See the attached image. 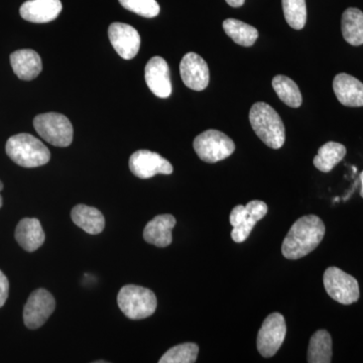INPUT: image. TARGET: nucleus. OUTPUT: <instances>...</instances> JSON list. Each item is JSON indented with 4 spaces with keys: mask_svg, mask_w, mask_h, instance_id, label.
<instances>
[{
    "mask_svg": "<svg viewBox=\"0 0 363 363\" xmlns=\"http://www.w3.org/2000/svg\"><path fill=\"white\" fill-rule=\"evenodd\" d=\"M323 221L316 215L298 219L291 227L281 245V252L288 259H300L316 250L325 235Z\"/></svg>",
    "mask_w": 363,
    "mask_h": 363,
    "instance_id": "f257e3e1",
    "label": "nucleus"
},
{
    "mask_svg": "<svg viewBox=\"0 0 363 363\" xmlns=\"http://www.w3.org/2000/svg\"><path fill=\"white\" fill-rule=\"evenodd\" d=\"M227 4L233 7H240L245 4V0H226Z\"/></svg>",
    "mask_w": 363,
    "mask_h": 363,
    "instance_id": "7c9ffc66",
    "label": "nucleus"
},
{
    "mask_svg": "<svg viewBox=\"0 0 363 363\" xmlns=\"http://www.w3.org/2000/svg\"><path fill=\"white\" fill-rule=\"evenodd\" d=\"M286 334L285 318L272 313L264 320L257 334V350L264 357H272L283 345Z\"/></svg>",
    "mask_w": 363,
    "mask_h": 363,
    "instance_id": "6e6552de",
    "label": "nucleus"
},
{
    "mask_svg": "<svg viewBox=\"0 0 363 363\" xmlns=\"http://www.w3.org/2000/svg\"><path fill=\"white\" fill-rule=\"evenodd\" d=\"M62 9L60 0H28L21 6L20 13L30 23H45L56 20Z\"/></svg>",
    "mask_w": 363,
    "mask_h": 363,
    "instance_id": "4468645a",
    "label": "nucleus"
},
{
    "mask_svg": "<svg viewBox=\"0 0 363 363\" xmlns=\"http://www.w3.org/2000/svg\"><path fill=\"white\" fill-rule=\"evenodd\" d=\"M145 78L150 90L156 96L168 98L172 94L169 65L162 57H154L147 62Z\"/></svg>",
    "mask_w": 363,
    "mask_h": 363,
    "instance_id": "ddd939ff",
    "label": "nucleus"
},
{
    "mask_svg": "<svg viewBox=\"0 0 363 363\" xmlns=\"http://www.w3.org/2000/svg\"><path fill=\"white\" fill-rule=\"evenodd\" d=\"M199 347L195 343H183L167 351L159 360L160 363H194Z\"/></svg>",
    "mask_w": 363,
    "mask_h": 363,
    "instance_id": "bb28decb",
    "label": "nucleus"
},
{
    "mask_svg": "<svg viewBox=\"0 0 363 363\" xmlns=\"http://www.w3.org/2000/svg\"><path fill=\"white\" fill-rule=\"evenodd\" d=\"M9 283L6 274L0 271V308L6 304L7 298H9Z\"/></svg>",
    "mask_w": 363,
    "mask_h": 363,
    "instance_id": "c756f323",
    "label": "nucleus"
},
{
    "mask_svg": "<svg viewBox=\"0 0 363 363\" xmlns=\"http://www.w3.org/2000/svg\"><path fill=\"white\" fill-rule=\"evenodd\" d=\"M45 233L40 222L35 218H23L16 229V240L23 250L33 252L45 242Z\"/></svg>",
    "mask_w": 363,
    "mask_h": 363,
    "instance_id": "a211bd4d",
    "label": "nucleus"
},
{
    "mask_svg": "<svg viewBox=\"0 0 363 363\" xmlns=\"http://www.w3.org/2000/svg\"><path fill=\"white\" fill-rule=\"evenodd\" d=\"M11 64L16 75L23 81L37 78L43 69L40 55L30 49L13 52L11 55Z\"/></svg>",
    "mask_w": 363,
    "mask_h": 363,
    "instance_id": "f3484780",
    "label": "nucleus"
},
{
    "mask_svg": "<svg viewBox=\"0 0 363 363\" xmlns=\"http://www.w3.org/2000/svg\"><path fill=\"white\" fill-rule=\"evenodd\" d=\"M175 225L176 218L173 215H157L143 229V238L155 247H169L173 241L172 230Z\"/></svg>",
    "mask_w": 363,
    "mask_h": 363,
    "instance_id": "dca6fc26",
    "label": "nucleus"
},
{
    "mask_svg": "<svg viewBox=\"0 0 363 363\" xmlns=\"http://www.w3.org/2000/svg\"><path fill=\"white\" fill-rule=\"evenodd\" d=\"M119 2L124 9L143 18H156L160 13V6L156 0H119Z\"/></svg>",
    "mask_w": 363,
    "mask_h": 363,
    "instance_id": "cd10ccee",
    "label": "nucleus"
},
{
    "mask_svg": "<svg viewBox=\"0 0 363 363\" xmlns=\"http://www.w3.org/2000/svg\"><path fill=\"white\" fill-rule=\"evenodd\" d=\"M2 189H4V184H2V182L0 181V192H1ZM2 207V197L1 195H0V208Z\"/></svg>",
    "mask_w": 363,
    "mask_h": 363,
    "instance_id": "2f4dec72",
    "label": "nucleus"
},
{
    "mask_svg": "<svg viewBox=\"0 0 363 363\" xmlns=\"http://www.w3.org/2000/svg\"><path fill=\"white\" fill-rule=\"evenodd\" d=\"M193 147L203 162L214 164L230 157L235 150L233 140L219 130H209L196 136Z\"/></svg>",
    "mask_w": 363,
    "mask_h": 363,
    "instance_id": "423d86ee",
    "label": "nucleus"
},
{
    "mask_svg": "<svg viewBox=\"0 0 363 363\" xmlns=\"http://www.w3.org/2000/svg\"><path fill=\"white\" fill-rule=\"evenodd\" d=\"M272 88L276 91L279 99L292 108H298L302 105L303 98L298 85L292 79L284 75L276 76L272 79Z\"/></svg>",
    "mask_w": 363,
    "mask_h": 363,
    "instance_id": "393cba45",
    "label": "nucleus"
},
{
    "mask_svg": "<svg viewBox=\"0 0 363 363\" xmlns=\"http://www.w3.org/2000/svg\"><path fill=\"white\" fill-rule=\"evenodd\" d=\"M223 30L226 35L234 40V43L242 47H252L259 38L257 28L235 18L224 21Z\"/></svg>",
    "mask_w": 363,
    "mask_h": 363,
    "instance_id": "b1692460",
    "label": "nucleus"
},
{
    "mask_svg": "<svg viewBox=\"0 0 363 363\" xmlns=\"http://www.w3.org/2000/svg\"><path fill=\"white\" fill-rule=\"evenodd\" d=\"M33 128L40 138L55 147H67L73 142V126L63 114H39L33 119Z\"/></svg>",
    "mask_w": 363,
    "mask_h": 363,
    "instance_id": "39448f33",
    "label": "nucleus"
},
{
    "mask_svg": "<svg viewBox=\"0 0 363 363\" xmlns=\"http://www.w3.org/2000/svg\"><path fill=\"white\" fill-rule=\"evenodd\" d=\"M346 155V147L338 143L329 142L325 143L318 150L314 157V166L323 173H329L342 161Z\"/></svg>",
    "mask_w": 363,
    "mask_h": 363,
    "instance_id": "4be33fe9",
    "label": "nucleus"
},
{
    "mask_svg": "<svg viewBox=\"0 0 363 363\" xmlns=\"http://www.w3.org/2000/svg\"><path fill=\"white\" fill-rule=\"evenodd\" d=\"M108 37L112 47L124 60L135 58L140 51V35L133 26L123 23H111Z\"/></svg>",
    "mask_w": 363,
    "mask_h": 363,
    "instance_id": "9b49d317",
    "label": "nucleus"
},
{
    "mask_svg": "<svg viewBox=\"0 0 363 363\" xmlns=\"http://www.w3.org/2000/svg\"><path fill=\"white\" fill-rule=\"evenodd\" d=\"M245 207H247L248 213L247 220L238 226L233 227V230L231 231V238L236 243H242L247 240L253 227L266 216L267 210H269L266 203L259 201V200L248 202Z\"/></svg>",
    "mask_w": 363,
    "mask_h": 363,
    "instance_id": "aec40b11",
    "label": "nucleus"
},
{
    "mask_svg": "<svg viewBox=\"0 0 363 363\" xmlns=\"http://www.w3.org/2000/svg\"><path fill=\"white\" fill-rule=\"evenodd\" d=\"M180 74L184 84L195 91L206 89L209 84V67L196 52H188L182 59Z\"/></svg>",
    "mask_w": 363,
    "mask_h": 363,
    "instance_id": "f8f14e48",
    "label": "nucleus"
},
{
    "mask_svg": "<svg viewBox=\"0 0 363 363\" xmlns=\"http://www.w3.org/2000/svg\"><path fill=\"white\" fill-rule=\"evenodd\" d=\"M247 207L243 206V205H238V206L234 207L233 211H231L229 220H230V224L233 227H236L247 220Z\"/></svg>",
    "mask_w": 363,
    "mask_h": 363,
    "instance_id": "c85d7f7f",
    "label": "nucleus"
},
{
    "mask_svg": "<svg viewBox=\"0 0 363 363\" xmlns=\"http://www.w3.org/2000/svg\"><path fill=\"white\" fill-rule=\"evenodd\" d=\"M333 90L344 106H363V83L348 74L340 73L333 80Z\"/></svg>",
    "mask_w": 363,
    "mask_h": 363,
    "instance_id": "2eb2a0df",
    "label": "nucleus"
},
{
    "mask_svg": "<svg viewBox=\"0 0 363 363\" xmlns=\"http://www.w3.org/2000/svg\"><path fill=\"white\" fill-rule=\"evenodd\" d=\"M117 304L128 319L142 320L156 312V295L150 289L135 285L123 286L117 296Z\"/></svg>",
    "mask_w": 363,
    "mask_h": 363,
    "instance_id": "20e7f679",
    "label": "nucleus"
},
{
    "mask_svg": "<svg viewBox=\"0 0 363 363\" xmlns=\"http://www.w3.org/2000/svg\"><path fill=\"white\" fill-rule=\"evenodd\" d=\"M130 169L138 178L150 179L159 175H171L174 169L168 160L157 152L140 150L133 154L130 159Z\"/></svg>",
    "mask_w": 363,
    "mask_h": 363,
    "instance_id": "9d476101",
    "label": "nucleus"
},
{
    "mask_svg": "<svg viewBox=\"0 0 363 363\" xmlns=\"http://www.w3.org/2000/svg\"><path fill=\"white\" fill-rule=\"evenodd\" d=\"M331 360V335L326 330H318L310 339L308 362L330 363Z\"/></svg>",
    "mask_w": 363,
    "mask_h": 363,
    "instance_id": "5701e85b",
    "label": "nucleus"
},
{
    "mask_svg": "<svg viewBox=\"0 0 363 363\" xmlns=\"http://www.w3.org/2000/svg\"><path fill=\"white\" fill-rule=\"evenodd\" d=\"M341 30L344 40L351 45H363V13L355 7H350L342 14Z\"/></svg>",
    "mask_w": 363,
    "mask_h": 363,
    "instance_id": "412c9836",
    "label": "nucleus"
},
{
    "mask_svg": "<svg viewBox=\"0 0 363 363\" xmlns=\"http://www.w3.org/2000/svg\"><path fill=\"white\" fill-rule=\"evenodd\" d=\"M360 182H362V190H360V195L363 198V172L360 174Z\"/></svg>",
    "mask_w": 363,
    "mask_h": 363,
    "instance_id": "473e14b6",
    "label": "nucleus"
},
{
    "mask_svg": "<svg viewBox=\"0 0 363 363\" xmlns=\"http://www.w3.org/2000/svg\"><path fill=\"white\" fill-rule=\"evenodd\" d=\"M6 150L7 156L23 168L44 166L51 159L49 149L30 133H20L9 138Z\"/></svg>",
    "mask_w": 363,
    "mask_h": 363,
    "instance_id": "7ed1b4c3",
    "label": "nucleus"
},
{
    "mask_svg": "<svg viewBox=\"0 0 363 363\" xmlns=\"http://www.w3.org/2000/svg\"><path fill=\"white\" fill-rule=\"evenodd\" d=\"M250 121L255 135L271 149L279 150L286 140L285 125L271 105L257 102L250 111Z\"/></svg>",
    "mask_w": 363,
    "mask_h": 363,
    "instance_id": "f03ea898",
    "label": "nucleus"
},
{
    "mask_svg": "<svg viewBox=\"0 0 363 363\" xmlns=\"http://www.w3.org/2000/svg\"><path fill=\"white\" fill-rule=\"evenodd\" d=\"M288 25L294 30H302L307 21L306 0H281Z\"/></svg>",
    "mask_w": 363,
    "mask_h": 363,
    "instance_id": "a878e982",
    "label": "nucleus"
},
{
    "mask_svg": "<svg viewBox=\"0 0 363 363\" xmlns=\"http://www.w3.org/2000/svg\"><path fill=\"white\" fill-rule=\"evenodd\" d=\"M71 218L76 225L92 235L101 233L105 227L104 214L96 208L87 205L79 204L74 207L71 211Z\"/></svg>",
    "mask_w": 363,
    "mask_h": 363,
    "instance_id": "6ab92c4d",
    "label": "nucleus"
},
{
    "mask_svg": "<svg viewBox=\"0 0 363 363\" xmlns=\"http://www.w3.org/2000/svg\"><path fill=\"white\" fill-rule=\"evenodd\" d=\"M56 301L45 289L33 291L23 308V322L28 329L40 328L55 311Z\"/></svg>",
    "mask_w": 363,
    "mask_h": 363,
    "instance_id": "1a4fd4ad",
    "label": "nucleus"
},
{
    "mask_svg": "<svg viewBox=\"0 0 363 363\" xmlns=\"http://www.w3.org/2000/svg\"><path fill=\"white\" fill-rule=\"evenodd\" d=\"M323 281L329 297L340 304L351 305L359 298V285L357 279L338 267H328L324 272Z\"/></svg>",
    "mask_w": 363,
    "mask_h": 363,
    "instance_id": "0eeeda50",
    "label": "nucleus"
}]
</instances>
